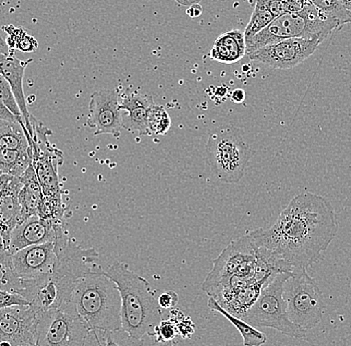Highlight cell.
Returning <instances> with one entry per match:
<instances>
[{
	"label": "cell",
	"mask_w": 351,
	"mask_h": 346,
	"mask_svg": "<svg viewBox=\"0 0 351 346\" xmlns=\"http://www.w3.org/2000/svg\"><path fill=\"white\" fill-rule=\"evenodd\" d=\"M335 209L328 199L300 193L282 210L269 229L250 232L256 246L267 247L293 268L317 262L339 232Z\"/></svg>",
	"instance_id": "1"
},
{
	"label": "cell",
	"mask_w": 351,
	"mask_h": 346,
	"mask_svg": "<svg viewBox=\"0 0 351 346\" xmlns=\"http://www.w3.org/2000/svg\"><path fill=\"white\" fill-rule=\"evenodd\" d=\"M55 249L53 268L41 277L22 280L19 295L29 302L37 317L70 301L78 280L93 271L99 260L95 249L79 247L67 234L55 242Z\"/></svg>",
	"instance_id": "2"
},
{
	"label": "cell",
	"mask_w": 351,
	"mask_h": 346,
	"mask_svg": "<svg viewBox=\"0 0 351 346\" xmlns=\"http://www.w3.org/2000/svg\"><path fill=\"white\" fill-rule=\"evenodd\" d=\"M103 271L119 290L123 332L136 341H142L145 335L153 337L156 326L163 319L157 291L125 262H115Z\"/></svg>",
	"instance_id": "3"
},
{
	"label": "cell",
	"mask_w": 351,
	"mask_h": 346,
	"mask_svg": "<svg viewBox=\"0 0 351 346\" xmlns=\"http://www.w3.org/2000/svg\"><path fill=\"white\" fill-rule=\"evenodd\" d=\"M81 319L92 332H121V297L104 271H92L77 282L71 295Z\"/></svg>",
	"instance_id": "4"
},
{
	"label": "cell",
	"mask_w": 351,
	"mask_h": 346,
	"mask_svg": "<svg viewBox=\"0 0 351 346\" xmlns=\"http://www.w3.org/2000/svg\"><path fill=\"white\" fill-rule=\"evenodd\" d=\"M342 27L339 21L315 8L311 2L298 12L276 17L262 32L247 43V53L263 46L289 38H318L324 41L335 30Z\"/></svg>",
	"instance_id": "5"
},
{
	"label": "cell",
	"mask_w": 351,
	"mask_h": 346,
	"mask_svg": "<svg viewBox=\"0 0 351 346\" xmlns=\"http://www.w3.org/2000/svg\"><path fill=\"white\" fill-rule=\"evenodd\" d=\"M254 151L243 138V131L232 124L213 130L206 145V161L219 181L237 184L243 178Z\"/></svg>",
	"instance_id": "6"
},
{
	"label": "cell",
	"mask_w": 351,
	"mask_h": 346,
	"mask_svg": "<svg viewBox=\"0 0 351 346\" xmlns=\"http://www.w3.org/2000/svg\"><path fill=\"white\" fill-rule=\"evenodd\" d=\"M256 249L258 246L249 233L232 240L214 260L212 271L202 284L208 297L232 286L256 282Z\"/></svg>",
	"instance_id": "7"
},
{
	"label": "cell",
	"mask_w": 351,
	"mask_h": 346,
	"mask_svg": "<svg viewBox=\"0 0 351 346\" xmlns=\"http://www.w3.org/2000/svg\"><path fill=\"white\" fill-rule=\"evenodd\" d=\"M291 273H280L267 280L256 301L241 319L254 328H269L293 338L304 339L307 330L289 319L284 299L285 282Z\"/></svg>",
	"instance_id": "8"
},
{
	"label": "cell",
	"mask_w": 351,
	"mask_h": 346,
	"mask_svg": "<svg viewBox=\"0 0 351 346\" xmlns=\"http://www.w3.org/2000/svg\"><path fill=\"white\" fill-rule=\"evenodd\" d=\"M37 346L96 345L94 332L77 312L73 302L38 315Z\"/></svg>",
	"instance_id": "9"
},
{
	"label": "cell",
	"mask_w": 351,
	"mask_h": 346,
	"mask_svg": "<svg viewBox=\"0 0 351 346\" xmlns=\"http://www.w3.org/2000/svg\"><path fill=\"white\" fill-rule=\"evenodd\" d=\"M284 299L289 319L296 325L311 330L324 319L326 302L317 280L298 269L285 282Z\"/></svg>",
	"instance_id": "10"
},
{
	"label": "cell",
	"mask_w": 351,
	"mask_h": 346,
	"mask_svg": "<svg viewBox=\"0 0 351 346\" xmlns=\"http://www.w3.org/2000/svg\"><path fill=\"white\" fill-rule=\"evenodd\" d=\"M32 135L30 157L35 174L40 184L43 195L61 192L58 169L64 161L62 151L50 143L48 136L52 132L38 120L32 117Z\"/></svg>",
	"instance_id": "11"
},
{
	"label": "cell",
	"mask_w": 351,
	"mask_h": 346,
	"mask_svg": "<svg viewBox=\"0 0 351 346\" xmlns=\"http://www.w3.org/2000/svg\"><path fill=\"white\" fill-rule=\"evenodd\" d=\"M324 41L318 38H289L258 48L245 54L274 69H291L309 58Z\"/></svg>",
	"instance_id": "12"
},
{
	"label": "cell",
	"mask_w": 351,
	"mask_h": 346,
	"mask_svg": "<svg viewBox=\"0 0 351 346\" xmlns=\"http://www.w3.org/2000/svg\"><path fill=\"white\" fill-rule=\"evenodd\" d=\"M38 317L27 306H11L0 310V346L36 345Z\"/></svg>",
	"instance_id": "13"
},
{
	"label": "cell",
	"mask_w": 351,
	"mask_h": 346,
	"mask_svg": "<svg viewBox=\"0 0 351 346\" xmlns=\"http://www.w3.org/2000/svg\"><path fill=\"white\" fill-rule=\"evenodd\" d=\"M87 125L90 128L95 129V136L109 134L119 139L122 130V112L117 90L103 89L92 94Z\"/></svg>",
	"instance_id": "14"
},
{
	"label": "cell",
	"mask_w": 351,
	"mask_h": 346,
	"mask_svg": "<svg viewBox=\"0 0 351 346\" xmlns=\"http://www.w3.org/2000/svg\"><path fill=\"white\" fill-rule=\"evenodd\" d=\"M66 234L65 221L47 220L33 214L11 231L10 251L13 254L32 245L56 242Z\"/></svg>",
	"instance_id": "15"
},
{
	"label": "cell",
	"mask_w": 351,
	"mask_h": 346,
	"mask_svg": "<svg viewBox=\"0 0 351 346\" xmlns=\"http://www.w3.org/2000/svg\"><path fill=\"white\" fill-rule=\"evenodd\" d=\"M55 260V242L32 245L12 254L13 269L22 280L45 275L53 268Z\"/></svg>",
	"instance_id": "16"
},
{
	"label": "cell",
	"mask_w": 351,
	"mask_h": 346,
	"mask_svg": "<svg viewBox=\"0 0 351 346\" xmlns=\"http://www.w3.org/2000/svg\"><path fill=\"white\" fill-rule=\"evenodd\" d=\"M21 177L8 174L0 176V233L8 244L11 231L19 225L21 218Z\"/></svg>",
	"instance_id": "17"
},
{
	"label": "cell",
	"mask_w": 351,
	"mask_h": 346,
	"mask_svg": "<svg viewBox=\"0 0 351 346\" xmlns=\"http://www.w3.org/2000/svg\"><path fill=\"white\" fill-rule=\"evenodd\" d=\"M154 104L151 96L127 89L120 101L121 111L127 112L125 115L122 114V128L141 136L151 135L148 118Z\"/></svg>",
	"instance_id": "18"
},
{
	"label": "cell",
	"mask_w": 351,
	"mask_h": 346,
	"mask_svg": "<svg viewBox=\"0 0 351 346\" xmlns=\"http://www.w3.org/2000/svg\"><path fill=\"white\" fill-rule=\"evenodd\" d=\"M32 62V58L27 59V60H21L15 55L0 53V73L4 76V78L10 84L11 89H12L13 94H14L15 100H16L17 105L21 109L24 127H25L26 131L29 133L30 137L32 135V115L28 111L27 104H26L25 95H24L23 91V79L26 68Z\"/></svg>",
	"instance_id": "19"
},
{
	"label": "cell",
	"mask_w": 351,
	"mask_h": 346,
	"mask_svg": "<svg viewBox=\"0 0 351 346\" xmlns=\"http://www.w3.org/2000/svg\"><path fill=\"white\" fill-rule=\"evenodd\" d=\"M263 286L256 282H249L219 291L213 299L227 312L241 319L258 299Z\"/></svg>",
	"instance_id": "20"
},
{
	"label": "cell",
	"mask_w": 351,
	"mask_h": 346,
	"mask_svg": "<svg viewBox=\"0 0 351 346\" xmlns=\"http://www.w3.org/2000/svg\"><path fill=\"white\" fill-rule=\"evenodd\" d=\"M247 54V43L243 32L234 29L221 34L215 41L210 52L212 60L223 64H234Z\"/></svg>",
	"instance_id": "21"
},
{
	"label": "cell",
	"mask_w": 351,
	"mask_h": 346,
	"mask_svg": "<svg viewBox=\"0 0 351 346\" xmlns=\"http://www.w3.org/2000/svg\"><path fill=\"white\" fill-rule=\"evenodd\" d=\"M21 179L22 186L19 192V203H21L19 223L33 214H37L39 203L43 197V189L32 165L24 171Z\"/></svg>",
	"instance_id": "22"
},
{
	"label": "cell",
	"mask_w": 351,
	"mask_h": 346,
	"mask_svg": "<svg viewBox=\"0 0 351 346\" xmlns=\"http://www.w3.org/2000/svg\"><path fill=\"white\" fill-rule=\"evenodd\" d=\"M208 308L213 312H218L225 317L232 325L236 326L237 330L240 332L243 339L245 346H261L267 343V335L263 334L260 330H256L252 324L247 323L241 317H236L225 310L221 304H218L216 299L210 297L208 301Z\"/></svg>",
	"instance_id": "23"
},
{
	"label": "cell",
	"mask_w": 351,
	"mask_h": 346,
	"mask_svg": "<svg viewBox=\"0 0 351 346\" xmlns=\"http://www.w3.org/2000/svg\"><path fill=\"white\" fill-rule=\"evenodd\" d=\"M29 133L19 122L0 120V148L29 151Z\"/></svg>",
	"instance_id": "24"
},
{
	"label": "cell",
	"mask_w": 351,
	"mask_h": 346,
	"mask_svg": "<svg viewBox=\"0 0 351 346\" xmlns=\"http://www.w3.org/2000/svg\"><path fill=\"white\" fill-rule=\"evenodd\" d=\"M30 165L32 157L29 151L0 148V171L3 174L21 177Z\"/></svg>",
	"instance_id": "25"
},
{
	"label": "cell",
	"mask_w": 351,
	"mask_h": 346,
	"mask_svg": "<svg viewBox=\"0 0 351 346\" xmlns=\"http://www.w3.org/2000/svg\"><path fill=\"white\" fill-rule=\"evenodd\" d=\"M71 214V211L63 203L62 192L43 195L37 209V216L47 220L66 221Z\"/></svg>",
	"instance_id": "26"
},
{
	"label": "cell",
	"mask_w": 351,
	"mask_h": 346,
	"mask_svg": "<svg viewBox=\"0 0 351 346\" xmlns=\"http://www.w3.org/2000/svg\"><path fill=\"white\" fill-rule=\"evenodd\" d=\"M2 30L8 34L6 42L10 49L21 52H34L38 48L36 39L26 34L25 30L14 25L2 26Z\"/></svg>",
	"instance_id": "27"
},
{
	"label": "cell",
	"mask_w": 351,
	"mask_h": 346,
	"mask_svg": "<svg viewBox=\"0 0 351 346\" xmlns=\"http://www.w3.org/2000/svg\"><path fill=\"white\" fill-rule=\"evenodd\" d=\"M274 18L276 17L274 16L273 13L265 5V0H256L250 23H247L245 32H243L245 41L250 40L254 35L262 32L263 28L267 27Z\"/></svg>",
	"instance_id": "28"
},
{
	"label": "cell",
	"mask_w": 351,
	"mask_h": 346,
	"mask_svg": "<svg viewBox=\"0 0 351 346\" xmlns=\"http://www.w3.org/2000/svg\"><path fill=\"white\" fill-rule=\"evenodd\" d=\"M148 124L151 134L165 135L170 130L172 122L163 106L154 104L149 112Z\"/></svg>",
	"instance_id": "29"
},
{
	"label": "cell",
	"mask_w": 351,
	"mask_h": 346,
	"mask_svg": "<svg viewBox=\"0 0 351 346\" xmlns=\"http://www.w3.org/2000/svg\"><path fill=\"white\" fill-rule=\"evenodd\" d=\"M315 8L339 21L342 26L351 23V15L339 0H309Z\"/></svg>",
	"instance_id": "30"
},
{
	"label": "cell",
	"mask_w": 351,
	"mask_h": 346,
	"mask_svg": "<svg viewBox=\"0 0 351 346\" xmlns=\"http://www.w3.org/2000/svg\"><path fill=\"white\" fill-rule=\"evenodd\" d=\"M309 2V0H265V5L274 17L280 16L285 13L300 12Z\"/></svg>",
	"instance_id": "31"
},
{
	"label": "cell",
	"mask_w": 351,
	"mask_h": 346,
	"mask_svg": "<svg viewBox=\"0 0 351 346\" xmlns=\"http://www.w3.org/2000/svg\"><path fill=\"white\" fill-rule=\"evenodd\" d=\"M180 336L178 332L177 324L174 319L169 317L168 319H162L156 326L153 338L156 343H171Z\"/></svg>",
	"instance_id": "32"
},
{
	"label": "cell",
	"mask_w": 351,
	"mask_h": 346,
	"mask_svg": "<svg viewBox=\"0 0 351 346\" xmlns=\"http://www.w3.org/2000/svg\"><path fill=\"white\" fill-rule=\"evenodd\" d=\"M0 290L19 293L22 290V280L11 267L0 264Z\"/></svg>",
	"instance_id": "33"
},
{
	"label": "cell",
	"mask_w": 351,
	"mask_h": 346,
	"mask_svg": "<svg viewBox=\"0 0 351 346\" xmlns=\"http://www.w3.org/2000/svg\"><path fill=\"white\" fill-rule=\"evenodd\" d=\"M0 99L3 101L6 107L19 118V121L24 124L21 109H19L16 100H15L14 94H13L10 84L1 73H0Z\"/></svg>",
	"instance_id": "34"
},
{
	"label": "cell",
	"mask_w": 351,
	"mask_h": 346,
	"mask_svg": "<svg viewBox=\"0 0 351 346\" xmlns=\"http://www.w3.org/2000/svg\"><path fill=\"white\" fill-rule=\"evenodd\" d=\"M171 315L169 317L174 319L176 324H177L178 332H179L180 336L184 339H189L195 334L196 325L191 321L190 317H186L181 310H178L177 308L170 310Z\"/></svg>",
	"instance_id": "35"
},
{
	"label": "cell",
	"mask_w": 351,
	"mask_h": 346,
	"mask_svg": "<svg viewBox=\"0 0 351 346\" xmlns=\"http://www.w3.org/2000/svg\"><path fill=\"white\" fill-rule=\"evenodd\" d=\"M27 304H29V302L19 293L0 290V310L11 306H27Z\"/></svg>",
	"instance_id": "36"
},
{
	"label": "cell",
	"mask_w": 351,
	"mask_h": 346,
	"mask_svg": "<svg viewBox=\"0 0 351 346\" xmlns=\"http://www.w3.org/2000/svg\"><path fill=\"white\" fill-rule=\"evenodd\" d=\"M179 301V297L175 291H167L162 293L158 297V304H159L161 310H170L176 308Z\"/></svg>",
	"instance_id": "37"
},
{
	"label": "cell",
	"mask_w": 351,
	"mask_h": 346,
	"mask_svg": "<svg viewBox=\"0 0 351 346\" xmlns=\"http://www.w3.org/2000/svg\"><path fill=\"white\" fill-rule=\"evenodd\" d=\"M0 264L13 268L12 253L10 251V244L6 242L1 233H0Z\"/></svg>",
	"instance_id": "38"
},
{
	"label": "cell",
	"mask_w": 351,
	"mask_h": 346,
	"mask_svg": "<svg viewBox=\"0 0 351 346\" xmlns=\"http://www.w3.org/2000/svg\"><path fill=\"white\" fill-rule=\"evenodd\" d=\"M0 120H5V121L10 122H19V123L24 126V124H22L21 122L19 121V118L6 107V105L4 104L3 101L1 99H0Z\"/></svg>",
	"instance_id": "39"
},
{
	"label": "cell",
	"mask_w": 351,
	"mask_h": 346,
	"mask_svg": "<svg viewBox=\"0 0 351 346\" xmlns=\"http://www.w3.org/2000/svg\"><path fill=\"white\" fill-rule=\"evenodd\" d=\"M203 12V8H202L201 4L199 2L197 3L191 4L190 8L186 10V14L189 15V17L191 18H197L199 15Z\"/></svg>",
	"instance_id": "40"
},
{
	"label": "cell",
	"mask_w": 351,
	"mask_h": 346,
	"mask_svg": "<svg viewBox=\"0 0 351 346\" xmlns=\"http://www.w3.org/2000/svg\"><path fill=\"white\" fill-rule=\"evenodd\" d=\"M245 99V92L243 89H236L234 90L232 94V101L237 104H241Z\"/></svg>",
	"instance_id": "41"
},
{
	"label": "cell",
	"mask_w": 351,
	"mask_h": 346,
	"mask_svg": "<svg viewBox=\"0 0 351 346\" xmlns=\"http://www.w3.org/2000/svg\"><path fill=\"white\" fill-rule=\"evenodd\" d=\"M0 53L15 55L14 50L10 49V46L8 45V42H6L1 34H0Z\"/></svg>",
	"instance_id": "42"
},
{
	"label": "cell",
	"mask_w": 351,
	"mask_h": 346,
	"mask_svg": "<svg viewBox=\"0 0 351 346\" xmlns=\"http://www.w3.org/2000/svg\"><path fill=\"white\" fill-rule=\"evenodd\" d=\"M340 3L343 5V8L348 10V12L351 15V0H339Z\"/></svg>",
	"instance_id": "43"
},
{
	"label": "cell",
	"mask_w": 351,
	"mask_h": 346,
	"mask_svg": "<svg viewBox=\"0 0 351 346\" xmlns=\"http://www.w3.org/2000/svg\"><path fill=\"white\" fill-rule=\"evenodd\" d=\"M177 1H179L180 3H181L182 0H177ZM197 2H199V0H183L184 5H186V4H193V3H197Z\"/></svg>",
	"instance_id": "44"
},
{
	"label": "cell",
	"mask_w": 351,
	"mask_h": 346,
	"mask_svg": "<svg viewBox=\"0 0 351 346\" xmlns=\"http://www.w3.org/2000/svg\"><path fill=\"white\" fill-rule=\"evenodd\" d=\"M6 0H0V5H2V4H4V2H5Z\"/></svg>",
	"instance_id": "45"
},
{
	"label": "cell",
	"mask_w": 351,
	"mask_h": 346,
	"mask_svg": "<svg viewBox=\"0 0 351 346\" xmlns=\"http://www.w3.org/2000/svg\"><path fill=\"white\" fill-rule=\"evenodd\" d=\"M2 174H3V173H2L1 171H0V176H1Z\"/></svg>",
	"instance_id": "46"
}]
</instances>
